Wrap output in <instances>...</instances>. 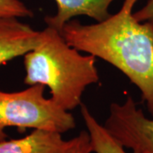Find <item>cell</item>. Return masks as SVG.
Listing matches in <instances>:
<instances>
[{"instance_id":"9c48e42d","label":"cell","mask_w":153,"mask_h":153,"mask_svg":"<svg viewBox=\"0 0 153 153\" xmlns=\"http://www.w3.org/2000/svg\"><path fill=\"white\" fill-rule=\"evenodd\" d=\"M33 16V11L21 0H0V19Z\"/></svg>"},{"instance_id":"ba28073f","label":"cell","mask_w":153,"mask_h":153,"mask_svg":"<svg viewBox=\"0 0 153 153\" xmlns=\"http://www.w3.org/2000/svg\"><path fill=\"white\" fill-rule=\"evenodd\" d=\"M81 114L87 131L89 134L93 152L94 153H128L125 151L120 143L118 142L104 125H101L94 115L90 112L87 105H80ZM131 153H134L132 152Z\"/></svg>"},{"instance_id":"5b68a950","label":"cell","mask_w":153,"mask_h":153,"mask_svg":"<svg viewBox=\"0 0 153 153\" xmlns=\"http://www.w3.org/2000/svg\"><path fill=\"white\" fill-rule=\"evenodd\" d=\"M41 40L36 31L18 18L0 19V65L34 49Z\"/></svg>"},{"instance_id":"30bf717a","label":"cell","mask_w":153,"mask_h":153,"mask_svg":"<svg viewBox=\"0 0 153 153\" xmlns=\"http://www.w3.org/2000/svg\"><path fill=\"white\" fill-rule=\"evenodd\" d=\"M93 152L90 136L87 130H82L76 136L67 140L62 153H91Z\"/></svg>"},{"instance_id":"7a4b0ae2","label":"cell","mask_w":153,"mask_h":153,"mask_svg":"<svg viewBox=\"0 0 153 153\" xmlns=\"http://www.w3.org/2000/svg\"><path fill=\"white\" fill-rule=\"evenodd\" d=\"M95 63L96 57L81 55L67 44L60 31L47 26L41 31L38 46L24 55V82L30 86H47L50 98L70 111L82 104L86 88L99 82Z\"/></svg>"},{"instance_id":"8fae6325","label":"cell","mask_w":153,"mask_h":153,"mask_svg":"<svg viewBox=\"0 0 153 153\" xmlns=\"http://www.w3.org/2000/svg\"><path fill=\"white\" fill-rule=\"evenodd\" d=\"M134 16L140 22L153 21V0H148L142 8L134 13Z\"/></svg>"},{"instance_id":"3957f363","label":"cell","mask_w":153,"mask_h":153,"mask_svg":"<svg viewBox=\"0 0 153 153\" xmlns=\"http://www.w3.org/2000/svg\"><path fill=\"white\" fill-rule=\"evenodd\" d=\"M42 84H34L17 92L0 90V141L7 138L5 128L16 127L20 132L27 128L64 134L76 128L70 111L44 97Z\"/></svg>"},{"instance_id":"277c9868","label":"cell","mask_w":153,"mask_h":153,"mask_svg":"<svg viewBox=\"0 0 153 153\" xmlns=\"http://www.w3.org/2000/svg\"><path fill=\"white\" fill-rule=\"evenodd\" d=\"M103 125L123 147L134 153H153V119L138 107L131 95L122 104L110 105Z\"/></svg>"},{"instance_id":"52a82bcc","label":"cell","mask_w":153,"mask_h":153,"mask_svg":"<svg viewBox=\"0 0 153 153\" xmlns=\"http://www.w3.org/2000/svg\"><path fill=\"white\" fill-rule=\"evenodd\" d=\"M62 134L44 129H33L27 136L0 141V153H62L67 140Z\"/></svg>"},{"instance_id":"6da1fadb","label":"cell","mask_w":153,"mask_h":153,"mask_svg":"<svg viewBox=\"0 0 153 153\" xmlns=\"http://www.w3.org/2000/svg\"><path fill=\"white\" fill-rule=\"evenodd\" d=\"M138 1L123 0L120 10L103 22L83 25L71 20L60 33L71 47L123 72L138 88L153 117V21L134 18Z\"/></svg>"},{"instance_id":"8992f818","label":"cell","mask_w":153,"mask_h":153,"mask_svg":"<svg viewBox=\"0 0 153 153\" xmlns=\"http://www.w3.org/2000/svg\"><path fill=\"white\" fill-rule=\"evenodd\" d=\"M57 13L47 16L44 22L48 27L60 31L68 22L76 16H88L96 22L105 21L111 15L109 8L114 0H55Z\"/></svg>"}]
</instances>
